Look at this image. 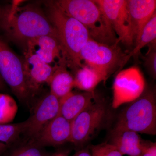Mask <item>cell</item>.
Wrapping results in <instances>:
<instances>
[{
  "label": "cell",
  "instance_id": "cell-3",
  "mask_svg": "<svg viewBox=\"0 0 156 156\" xmlns=\"http://www.w3.org/2000/svg\"><path fill=\"white\" fill-rule=\"evenodd\" d=\"M48 18L57 32L69 66L76 70L83 66L81 50L90 38L87 29L76 20L68 16L48 2Z\"/></svg>",
  "mask_w": 156,
  "mask_h": 156
},
{
  "label": "cell",
  "instance_id": "cell-25",
  "mask_svg": "<svg viewBox=\"0 0 156 156\" xmlns=\"http://www.w3.org/2000/svg\"><path fill=\"white\" fill-rule=\"evenodd\" d=\"M138 156H156V143L146 141L142 152Z\"/></svg>",
  "mask_w": 156,
  "mask_h": 156
},
{
  "label": "cell",
  "instance_id": "cell-1",
  "mask_svg": "<svg viewBox=\"0 0 156 156\" xmlns=\"http://www.w3.org/2000/svg\"><path fill=\"white\" fill-rule=\"evenodd\" d=\"M20 3L14 2L10 7L0 10V28L8 37L26 44L42 36L58 39L56 30L41 9L30 5L21 7Z\"/></svg>",
  "mask_w": 156,
  "mask_h": 156
},
{
  "label": "cell",
  "instance_id": "cell-6",
  "mask_svg": "<svg viewBox=\"0 0 156 156\" xmlns=\"http://www.w3.org/2000/svg\"><path fill=\"white\" fill-rule=\"evenodd\" d=\"M108 113L106 101L97 97L71 122L70 142L80 146L88 142L102 127Z\"/></svg>",
  "mask_w": 156,
  "mask_h": 156
},
{
  "label": "cell",
  "instance_id": "cell-19",
  "mask_svg": "<svg viewBox=\"0 0 156 156\" xmlns=\"http://www.w3.org/2000/svg\"><path fill=\"white\" fill-rule=\"evenodd\" d=\"M155 41H156V12L144 27L133 50L128 53V61L131 57L138 58L140 55V50Z\"/></svg>",
  "mask_w": 156,
  "mask_h": 156
},
{
  "label": "cell",
  "instance_id": "cell-7",
  "mask_svg": "<svg viewBox=\"0 0 156 156\" xmlns=\"http://www.w3.org/2000/svg\"><path fill=\"white\" fill-rule=\"evenodd\" d=\"M0 76L20 101L27 102L31 96L23 62L0 37Z\"/></svg>",
  "mask_w": 156,
  "mask_h": 156
},
{
  "label": "cell",
  "instance_id": "cell-17",
  "mask_svg": "<svg viewBox=\"0 0 156 156\" xmlns=\"http://www.w3.org/2000/svg\"><path fill=\"white\" fill-rule=\"evenodd\" d=\"M67 65H62L56 69L48 85L50 93L58 99L64 97L75 87L74 78L67 69Z\"/></svg>",
  "mask_w": 156,
  "mask_h": 156
},
{
  "label": "cell",
  "instance_id": "cell-5",
  "mask_svg": "<svg viewBox=\"0 0 156 156\" xmlns=\"http://www.w3.org/2000/svg\"><path fill=\"white\" fill-rule=\"evenodd\" d=\"M128 54L122 50L119 44H106L90 38L81 50L80 56L82 62L84 61L85 65L108 78L126 64Z\"/></svg>",
  "mask_w": 156,
  "mask_h": 156
},
{
  "label": "cell",
  "instance_id": "cell-4",
  "mask_svg": "<svg viewBox=\"0 0 156 156\" xmlns=\"http://www.w3.org/2000/svg\"><path fill=\"white\" fill-rule=\"evenodd\" d=\"M116 129H126L149 135L156 134V98L154 89H146L121 113Z\"/></svg>",
  "mask_w": 156,
  "mask_h": 156
},
{
  "label": "cell",
  "instance_id": "cell-30",
  "mask_svg": "<svg viewBox=\"0 0 156 156\" xmlns=\"http://www.w3.org/2000/svg\"><path fill=\"white\" fill-rule=\"evenodd\" d=\"M63 156H67L66 155V154H64V155H63Z\"/></svg>",
  "mask_w": 156,
  "mask_h": 156
},
{
  "label": "cell",
  "instance_id": "cell-12",
  "mask_svg": "<svg viewBox=\"0 0 156 156\" xmlns=\"http://www.w3.org/2000/svg\"><path fill=\"white\" fill-rule=\"evenodd\" d=\"M71 137V122L59 114L28 142L42 147H56L70 142Z\"/></svg>",
  "mask_w": 156,
  "mask_h": 156
},
{
  "label": "cell",
  "instance_id": "cell-21",
  "mask_svg": "<svg viewBox=\"0 0 156 156\" xmlns=\"http://www.w3.org/2000/svg\"><path fill=\"white\" fill-rule=\"evenodd\" d=\"M24 122L15 124H0V142L10 145L19 139L24 131Z\"/></svg>",
  "mask_w": 156,
  "mask_h": 156
},
{
  "label": "cell",
  "instance_id": "cell-18",
  "mask_svg": "<svg viewBox=\"0 0 156 156\" xmlns=\"http://www.w3.org/2000/svg\"><path fill=\"white\" fill-rule=\"evenodd\" d=\"M74 78L75 87L83 92H94L98 84L108 78L103 73L83 64L76 70Z\"/></svg>",
  "mask_w": 156,
  "mask_h": 156
},
{
  "label": "cell",
  "instance_id": "cell-22",
  "mask_svg": "<svg viewBox=\"0 0 156 156\" xmlns=\"http://www.w3.org/2000/svg\"><path fill=\"white\" fill-rule=\"evenodd\" d=\"M3 156H50L51 154L46 151L44 147H41L27 142L25 144L19 146L5 151Z\"/></svg>",
  "mask_w": 156,
  "mask_h": 156
},
{
  "label": "cell",
  "instance_id": "cell-11",
  "mask_svg": "<svg viewBox=\"0 0 156 156\" xmlns=\"http://www.w3.org/2000/svg\"><path fill=\"white\" fill-rule=\"evenodd\" d=\"M26 52L36 55L54 68L66 64L68 61L58 39L45 35L31 39L26 43Z\"/></svg>",
  "mask_w": 156,
  "mask_h": 156
},
{
  "label": "cell",
  "instance_id": "cell-26",
  "mask_svg": "<svg viewBox=\"0 0 156 156\" xmlns=\"http://www.w3.org/2000/svg\"><path fill=\"white\" fill-rule=\"evenodd\" d=\"M73 156H92L87 149L82 150L76 153Z\"/></svg>",
  "mask_w": 156,
  "mask_h": 156
},
{
  "label": "cell",
  "instance_id": "cell-28",
  "mask_svg": "<svg viewBox=\"0 0 156 156\" xmlns=\"http://www.w3.org/2000/svg\"><path fill=\"white\" fill-rule=\"evenodd\" d=\"M64 153L61 152L56 153L53 154L51 155L50 156H63Z\"/></svg>",
  "mask_w": 156,
  "mask_h": 156
},
{
  "label": "cell",
  "instance_id": "cell-2",
  "mask_svg": "<svg viewBox=\"0 0 156 156\" xmlns=\"http://www.w3.org/2000/svg\"><path fill=\"white\" fill-rule=\"evenodd\" d=\"M64 14L81 23L91 38L108 45L119 43L108 20L93 0H58L52 2Z\"/></svg>",
  "mask_w": 156,
  "mask_h": 156
},
{
  "label": "cell",
  "instance_id": "cell-15",
  "mask_svg": "<svg viewBox=\"0 0 156 156\" xmlns=\"http://www.w3.org/2000/svg\"><path fill=\"white\" fill-rule=\"evenodd\" d=\"M97 97L94 92H76L72 91L59 99V115L72 122L95 101Z\"/></svg>",
  "mask_w": 156,
  "mask_h": 156
},
{
  "label": "cell",
  "instance_id": "cell-24",
  "mask_svg": "<svg viewBox=\"0 0 156 156\" xmlns=\"http://www.w3.org/2000/svg\"><path fill=\"white\" fill-rule=\"evenodd\" d=\"M92 156H123L115 147L110 143H102L90 147Z\"/></svg>",
  "mask_w": 156,
  "mask_h": 156
},
{
  "label": "cell",
  "instance_id": "cell-27",
  "mask_svg": "<svg viewBox=\"0 0 156 156\" xmlns=\"http://www.w3.org/2000/svg\"><path fill=\"white\" fill-rule=\"evenodd\" d=\"M10 147V145L3 143L0 142V156L5 153L6 151Z\"/></svg>",
  "mask_w": 156,
  "mask_h": 156
},
{
  "label": "cell",
  "instance_id": "cell-20",
  "mask_svg": "<svg viewBox=\"0 0 156 156\" xmlns=\"http://www.w3.org/2000/svg\"><path fill=\"white\" fill-rule=\"evenodd\" d=\"M18 111V106L13 97L0 93V124H10Z\"/></svg>",
  "mask_w": 156,
  "mask_h": 156
},
{
  "label": "cell",
  "instance_id": "cell-8",
  "mask_svg": "<svg viewBox=\"0 0 156 156\" xmlns=\"http://www.w3.org/2000/svg\"><path fill=\"white\" fill-rule=\"evenodd\" d=\"M146 89L144 76L137 66L120 71L113 84L112 107L118 108L130 103L140 97Z\"/></svg>",
  "mask_w": 156,
  "mask_h": 156
},
{
  "label": "cell",
  "instance_id": "cell-29",
  "mask_svg": "<svg viewBox=\"0 0 156 156\" xmlns=\"http://www.w3.org/2000/svg\"><path fill=\"white\" fill-rule=\"evenodd\" d=\"M3 86H4V84H3L2 79L0 76V90L2 89Z\"/></svg>",
  "mask_w": 156,
  "mask_h": 156
},
{
  "label": "cell",
  "instance_id": "cell-10",
  "mask_svg": "<svg viewBox=\"0 0 156 156\" xmlns=\"http://www.w3.org/2000/svg\"><path fill=\"white\" fill-rule=\"evenodd\" d=\"M59 99L49 93L38 101L32 114L24 121V128L23 134L33 139L51 120L59 114Z\"/></svg>",
  "mask_w": 156,
  "mask_h": 156
},
{
  "label": "cell",
  "instance_id": "cell-9",
  "mask_svg": "<svg viewBox=\"0 0 156 156\" xmlns=\"http://www.w3.org/2000/svg\"><path fill=\"white\" fill-rule=\"evenodd\" d=\"M108 20L119 42L126 47L134 45L127 0H93Z\"/></svg>",
  "mask_w": 156,
  "mask_h": 156
},
{
  "label": "cell",
  "instance_id": "cell-14",
  "mask_svg": "<svg viewBox=\"0 0 156 156\" xmlns=\"http://www.w3.org/2000/svg\"><path fill=\"white\" fill-rule=\"evenodd\" d=\"M127 3L135 45L144 27L156 12V1L127 0Z\"/></svg>",
  "mask_w": 156,
  "mask_h": 156
},
{
  "label": "cell",
  "instance_id": "cell-16",
  "mask_svg": "<svg viewBox=\"0 0 156 156\" xmlns=\"http://www.w3.org/2000/svg\"><path fill=\"white\" fill-rule=\"evenodd\" d=\"M146 142L135 131L116 129L112 131L110 144L115 146L123 156H139Z\"/></svg>",
  "mask_w": 156,
  "mask_h": 156
},
{
  "label": "cell",
  "instance_id": "cell-23",
  "mask_svg": "<svg viewBox=\"0 0 156 156\" xmlns=\"http://www.w3.org/2000/svg\"><path fill=\"white\" fill-rule=\"evenodd\" d=\"M148 51L142 56L144 67L152 77L156 78V41L147 45Z\"/></svg>",
  "mask_w": 156,
  "mask_h": 156
},
{
  "label": "cell",
  "instance_id": "cell-13",
  "mask_svg": "<svg viewBox=\"0 0 156 156\" xmlns=\"http://www.w3.org/2000/svg\"><path fill=\"white\" fill-rule=\"evenodd\" d=\"M23 63L24 75L31 95L42 85L49 84L56 69L50 66L36 55L26 52Z\"/></svg>",
  "mask_w": 156,
  "mask_h": 156
}]
</instances>
